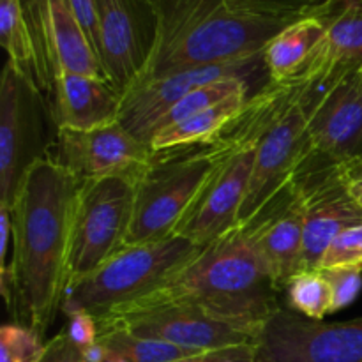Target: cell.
<instances>
[{"label": "cell", "instance_id": "cell-1", "mask_svg": "<svg viewBox=\"0 0 362 362\" xmlns=\"http://www.w3.org/2000/svg\"><path fill=\"white\" fill-rule=\"evenodd\" d=\"M80 180L52 158L32 166L11 205V267L0 283L13 315L46 334L69 286Z\"/></svg>", "mask_w": 362, "mask_h": 362}, {"label": "cell", "instance_id": "cell-2", "mask_svg": "<svg viewBox=\"0 0 362 362\" xmlns=\"http://www.w3.org/2000/svg\"><path fill=\"white\" fill-rule=\"evenodd\" d=\"M279 293L247 230L237 226L202 247L170 285L151 297L187 303L216 318L262 331L281 308Z\"/></svg>", "mask_w": 362, "mask_h": 362}, {"label": "cell", "instance_id": "cell-3", "mask_svg": "<svg viewBox=\"0 0 362 362\" xmlns=\"http://www.w3.org/2000/svg\"><path fill=\"white\" fill-rule=\"evenodd\" d=\"M152 4L158 16V37L151 62L136 81L189 67L253 59L290 25L237 13L226 0H152Z\"/></svg>", "mask_w": 362, "mask_h": 362}, {"label": "cell", "instance_id": "cell-4", "mask_svg": "<svg viewBox=\"0 0 362 362\" xmlns=\"http://www.w3.org/2000/svg\"><path fill=\"white\" fill-rule=\"evenodd\" d=\"M202 247L182 237L129 244L80 281L67 286L62 311L103 318L158 293L173 281Z\"/></svg>", "mask_w": 362, "mask_h": 362}, {"label": "cell", "instance_id": "cell-5", "mask_svg": "<svg viewBox=\"0 0 362 362\" xmlns=\"http://www.w3.org/2000/svg\"><path fill=\"white\" fill-rule=\"evenodd\" d=\"M225 148V140L218 136L211 144L154 152L147 168L134 182L133 219L126 246L173 237Z\"/></svg>", "mask_w": 362, "mask_h": 362}, {"label": "cell", "instance_id": "cell-6", "mask_svg": "<svg viewBox=\"0 0 362 362\" xmlns=\"http://www.w3.org/2000/svg\"><path fill=\"white\" fill-rule=\"evenodd\" d=\"M57 133L48 95L7 59L0 78V205L11 207L28 170L52 156Z\"/></svg>", "mask_w": 362, "mask_h": 362}, {"label": "cell", "instance_id": "cell-7", "mask_svg": "<svg viewBox=\"0 0 362 362\" xmlns=\"http://www.w3.org/2000/svg\"><path fill=\"white\" fill-rule=\"evenodd\" d=\"M95 320L99 331L122 329L193 352L255 345L260 336L258 329L221 320L197 306L163 297H148Z\"/></svg>", "mask_w": 362, "mask_h": 362}, {"label": "cell", "instance_id": "cell-8", "mask_svg": "<svg viewBox=\"0 0 362 362\" xmlns=\"http://www.w3.org/2000/svg\"><path fill=\"white\" fill-rule=\"evenodd\" d=\"M134 182L124 177L80 184L69 251V285L101 267L126 246L133 219Z\"/></svg>", "mask_w": 362, "mask_h": 362}, {"label": "cell", "instance_id": "cell-9", "mask_svg": "<svg viewBox=\"0 0 362 362\" xmlns=\"http://www.w3.org/2000/svg\"><path fill=\"white\" fill-rule=\"evenodd\" d=\"M349 170L311 151L293 173L292 184L304 207L303 271H317L331 240L343 230L362 225V209L350 193Z\"/></svg>", "mask_w": 362, "mask_h": 362}, {"label": "cell", "instance_id": "cell-10", "mask_svg": "<svg viewBox=\"0 0 362 362\" xmlns=\"http://www.w3.org/2000/svg\"><path fill=\"white\" fill-rule=\"evenodd\" d=\"M258 362H362V317L311 320L279 308L255 343Z\"/></svg>", "mask_w": 362, "mask_h": 362}, {"label": "cell", "instance_id": "cell-11", "mask_svg": "<svg viewBox=\"0 0 362 362\" xmlns=\"http://www.w3.org/2000/svg\"><path fill=\"white\" fill-rule=\"evenodd\" d=\"M35 60V81L48 94L62 73L103 78L101 60L69 0H21Z\"/></svg>", "mask_w": 362, "mask_h": 362}, {"label": "cell", "instance_id": "cell-12", "mask_svg": "<svg viewBox=\"0 0 362 362\" xmlns=\"http://www.w3.org/2000/svg\"><path fill=\"white\" fill-rule=\"evenodd\" d=\"M311 152L304 88L292 98L260 138L250 187L239 212V226L250 223L286 184Z\"/></svg>", "mask_w": 362, "mask_h": 362}, {"label": "cell", "instance_id": "cell-13", "mask_svg": "<svg viewBox=\"0 0 362 362\" xmlns=\"http://www.w3.org/2000/svg\"><path fill=\"white\" fill-rule=\"evenodd\" d=\"M99 60L120 95L144 74L158 37L152 0H95Z\"/></svg>", "mask_w": 362, "mask_h": 362}, {"label": "cell", "instance_id": "cell-14", "mask_svg": "<svg viewBox=\"0 0 362 362\" xmlns=\"http://www.w3.org/2000/svg\"><path fill=\"white\" fill-rule=\"evenodd\" d=\"M260 71L267 73L264 53L253 59L189 67V69L173 71L161 76L140 80L122 94L119 122L134 136L151 145L154 124L187 94L207 83L228 80V78H250L251 80V76H257Z\"/></svg>", "mask_w": 362, "mask_h": 362}, {"label": "cell", "instance_id": "cell-15", "mask_svg": "<svg viewBox=\"0 0 362 362\" xmlns=\"http://www.w3.org/2000/svg\"><path fill=\"white\" fill-rule=\"evenodd\" d=\"M154 151L120 122L90 131H59L49 158L80 182L124 177L140 179Z\"/></svg>", "mask_w": 362, "mask_h": 362}, {"label": "cell", "instance_id": "cell-16", "mask_svg": "<svg viewBox=\"0 0 362 362\" xmlns=\"http://www.w3.org/2000/svg\"><path fill=\"white\" fill-rule=\"evenodd\" d=\"M304 88V87H303ZM311 151L343 166L362 165V78L350 73L317 95H308Z\"/></svg>", "mask_w": 362, "mask_h": 362}, {"label": "cell", "instance_id": "cell-17", "mask_svg": "<svg viewBox=\"0 0 362 362\" xmlns=\"http://www.w3.org/2000/svg\"><path fill=\"white\" fill-rule=\"evenodd\" d=\"M243 226L283 292L290 279L303 272L304 207L292 180Z\"/></svg>", "mask_w": 362, "mask_h": 362}, {"label": "cell", "instance_id": "cell-18", "mask_svg": "<svg viewBox=\"0 0 362 362\" xmlns=\"http://www.w3.org/2000/svg\"><path fill=\"white\" fill-rule=\"evenodd\" d=\"M325 35L299 87L317 95L362 64V0H331L322 9Z\"/></svg>", "mask_w": 362, "mask_h": 362}, {"label": "cell", "instance_id": "cell-19", "mask_svg": "<svg viewBox=\"0 0 362 362\" xmlns=\"http://www.w3.org/2000/svg\"><path fill=\"white\" fill-rule=\"evenodd\" d=\"M46 95L57 131H90L119 122L122 95L103 78L62 73Z\"/></svg>", "mask_w": 362, "mask_h": 362}, {"label": "cell", "instance_id": "cell-20", "mask_svg": "<svg viewBox=\"0 0 362 362\" xmlns=\"http://www.w3.org/2000/svg\"><path fill=\"white\" fill-rule=\"evenodd\" d=\"M322 11L286 25L264 49L267 81L283 87H299L325 35Z\"/></svg>", "mask_w": 362, "mask_h": 362}, {"label": "cell", "instance_id": "cell-21", "mask_svg": "<svg viewBox=\"0 0 362 362\" xmlns=\"http://www.w3.org/2000/svg\"><path fill=\"white\" fill-rule=\"evenodd\" d=\"M250 98V88H244L175 126L158 131L152 136L151 148L159 152L186 145L211 144L246 110Z\"/></svg>", "mask_w": 362, "mask_h": 362}, {"label": "cell", "instance_id": "cell-22", "mask_svg": "<svg viewBox=\"0 0 362 362\" xmlns=\"http://www.w3.org/2000/svg\"><path fill=\"white\" fill-rule=\"evenodd\" d=\"M99 343L106 349L108 356L122 362H175L204 352L180 349L159 339L144 338L122 329H105L99 331Z\"/></svg>", "mask_w": 362, "mask_h": 362}, {"label": "cell", "instance_id": "cell-23", "mask_svg": "<svg viewBox=\"0 0 362 362\" xmlns=\"http://www.w3.org/2000/svg\"><path fill=\"white\" fill-rule=\"evenodd\" d=\"M0 45L9 55V60L35 80L34 48L21 0H0Z\"/></svg>", "mask_w": 362, "mask_h": 362}, {"label": "cell", "instance_id": "cell-24", "mask_svg": "<svg viewBox=\"0 0 362 362\" xmlns=\"http://www.w3.org/2000/svg\"><path fill=\"white\" fill-rule=\"evenodd\" d=\"M286 306L311 320H324L332 313V293L322 271H303L285 286Z\"/></svg>", "mask_w": 362, "mask_h": 362}, {"label": "cell", "instance_id": "cell-25", "mask_svg": "<svg viewBox=\"0 0 362 362\" xmlns=\"http://www.w3.org/2000/svg\"><path fill=\"white\" fill-rule=\"evenodd\" d=\"M237 13L292 23L324 9L331 0H226Z\"/></svg>", "mask_w": 362, "mask_h": 362}, {"label": "cell", "instance_id": "cell-26", "mask_svg": "<svg viewBox=\"0 0 362 362\" xmlns=\"http://www.w3.org/2000/svg\"><path fill=\"white\" fill-rule=\"evenodd\" d=\"M46 343L30 325L6 324L0 329V362H39Z\"/></svg>", "mask_w": 362, "mask_h": 362}, {"label": "cell", "instance_id": "cell-27", "mask_svg": "<svg viewBox=\"0 0 362 362\" xmlns=\"http://www.w3.org/2000/svg\"><path fill=\"white\" fill-rule=\"evenodd\" d=\"M327 269H361L362 271V225L339 232L318 262L317 271Z\"/></svg>", "mask_w": 362, "mask_h": 362}, {"label": "cell", "instance_id": "cell-28", "mask_svg": "<svg viewBox=\"0 0 362 362\" xmlns=\"http://www.w3.org/2000/svg\"><path fill=\"white\" fill-rule=\"evenodd\" d=\"M324 272L332 293V313L345 310L359 297L362 290L361 269H327Z\"/></svg>", "mask_w": 362, "mask_h": 362}, {"label": "cell", "instance_id": "cell-29", "mask_svg": "<svg viewBox=\"0 0 362 362\" xmlns=\"http://www.w3.org/2000/svg\"><path fill=\"white\" fill-rule=\"evenodd\" d=\"M64 332L78 349L85 350L98 343L99 324L95 317L88 313H71L67 315V325Z\"/></svg>", "mask_w": 362, "mask_h": 362}, {"label": "cell", "instance_id": "cell-30", "mask_svg": "<svg viewBox=\"0 0 362 362\" xmlns=\"http://www.w3.org/2000/svg\"><path fill=\"white\" fill-rule=\"evenodd\" d=\"M175 362H258V357L255 345H243L197 354V356L186 357V359Z\"/></svg>", "mask_w": 362, "mask_h": 362}, {"label": "cell", "instance_id": "cell-31", "mask_svg": "<svg viewBox=\"0 0 362 362\" xmlns=\"http://www.w3.org/2000/svg\"><path fill=\"white\" fill-rule=\"evenodd\" d=\"M39 362H87L83 352L74 345L66 332H59L46 343L45 356Z\"/></svg>", "mask_w": 362, "mask_h": 362}, {"label": "cell", "instance_id": "cell-32", "mask_svg": "<svg viewBox=\"0 0 362 362\" xmlns=\"http://www.w3.org/2000/svg\"><path fill=\"white\" fill-rule=\"evenodd\" d=\"M78 21L83 27L88 41L94 46L99 57V32H98V11H95V0H69Z\"/></svg>", "mask_w": 362, "mask_h": 362}, {"label": "cell", "instance_id": "cell-33", "mask_svg": "<svg viewBox=\"0 0 362 362\" xmlns=\"http://www.w3.org/2000/svg\"><path fill=\"white\" fill-rule=\"evenodd\" d=\"M349 186L354 200H356L357 205L362 209V165L352 166V168L349 170Z\"/></svg>", "mask_w": 362, "mask_h": 362}, {"label": "cell", "instance_id": "cell-34", "mask_svg": "<svg viewBox=\"0 0 362 362\" xmlns=\"http://www.w3.org/2000/svg\"><path fill=\"white\" fill-rule=\"evenodd\" d=\"M357 73H359V76L362 78V64H361V67H359V71H357Z\"/></svg>", "mask_w": 362, "mask_h": 362}]
</instances>
